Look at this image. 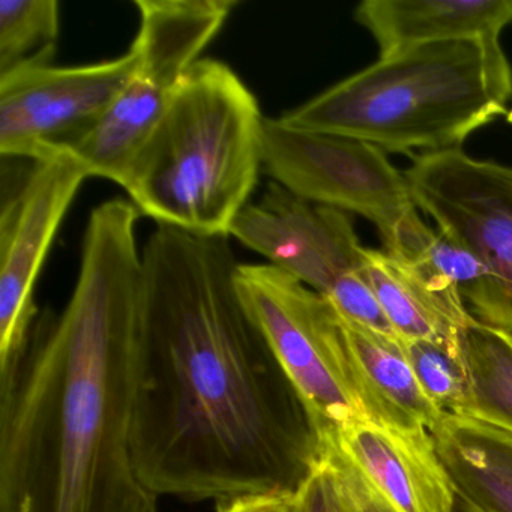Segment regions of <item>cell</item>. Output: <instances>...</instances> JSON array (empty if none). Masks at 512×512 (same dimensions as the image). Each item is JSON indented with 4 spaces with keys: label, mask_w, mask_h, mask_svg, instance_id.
Listing matches in <instances>:
<instances>
[{
    "label": "cell",
    "mask_w": 512,
    "mask_h": 512,
    "mask_svg": "<svg viewBox=\"0 0 512 512\" xmlns=\"http://www.w3.org/2000/svg\"><path fill=\"white\" fill-rule=\"evenodd\" d=\"M131 454L155 496L293 493L319 437L236 286L230 236L149 235Z\"/></svg>",
    "instance_id": "1"
},
{
    "label": "cell",
    "mask_w": 512,
    "mask_h": 512,
    "mask_svg": "<svg viewBox=\"0 0 512 512\" xmlns=\"http://www.w3.org/2000/svg\"><path fill=\"white\" fill-rule=\"evenodd\" d=\"M140 212L89 214L76 286L0 376V512H157L131 454L143 316Z\"/></svg>",
    "instance_id": "2"
},
{
    "label": "cell",
    "mask_w": 512,
    "mask_h": 512,
    "mask_svg": "<svg viewBox=\"0 0 512 512\" xmlns=\"http://www.w3.org/2000/svg\"><path fill=\"white\" fill-rule=\"evenodd\" d=\"M511 95V65L500 44L446 41L383 56L280 119L386 154H434L460 148L506 113Z\"/></svg>",
    "instance_id": "3"
},
{
    "label": "cell",
    "mask_w": 512,
    "mask_h": 512,
    "mask_svg": "<svg viewBox=\"0 0 512 512\" xmlns=\"http://www.w3.org/2000/svg\"><path fill=\"white\" fill-rule=\"evenodd\" d=\"M263 122L241 77L202 59L134 155L121 187L157 226L229 236L263 170Z\"/></svg>",
    "instance_id": "4"
},
{
    "label": "cell",
    "mask_w": 512,
    "mask_h": 512,
    "mask_svg": "<svg viewBox=\"0 0 512 512\" xmlns=\"http://www.w3.org/2000/svg\"><path fill=\"white\" fill-rule=\"evenodd\" d=\"M136 67L97 130L74 157L89 176L121 187L140 146L157 127L185 77L220 34L236 0H137Z\"/></svg>",
    "instance_id": "5"
},
{
    "label": "cell",
    "mask_w": 512,
    "mask_h": 512,
    "mask_svg": "<svg viewBox=\"0 0 512 512\" xmlns=\"http://www.w3.org/2000/svg\"><path fill=\"white\" fill-rule=\"evenodd\" d=\"M236 286L295 385L317 437L368 421L341 320L331 304L268 263H239Z\"/></svg>",
    "instance_id": "6"
},
{
    "label": "cell",
    "mask_w": 512,
    "mask_h": 512,
    "mask_svg": "<svg viewBox=\"0 0 512 512\" xmlns=\"http://www.w3.org/2000/svg\"><path fill=\"white\" fill-rule=\"evenodd\" d=\"M404 175L416 208L487 269L473 319L512 338V167L458 148L418 155Z\"/></svg>",
    "instance_id": "7"
},
{
    "label": "cell",
    "mask_w": 512,
    "mask_h": 512,
    "mask_svg": "<svg viewBox=\"0 0 512 512\" xmlns=\"http://www.w3.org/2000/svg\"><path fill=\"white\" fill-rule=\"evenodd\" d=\"M262 163L292 193L373 223L385 250L419 218L406 175L370 143L265 118Z\"/></svg>",
    "instance_id": "8"
},
{
    "label": "cell",
    "mask_w": 512,
    "mask_h": 512,
    "mask_svg": "<svg viewBox=\"0 0 512 512\" xmlns=\"http://www.w3.org/2000/svg\"><path fill=\"white\" fill-rule=\"evenodd\" d=\"M136 52L79 67L26 68L0 77V155L41 161L76 154L112 109Z\"/></svg>",
    "instance_id": "9"
},
{
    "label": "cell",
    "mask_w": 512,
    "mask_h": 512,
    "mask_svg": "<svg viewBox=\"0 0 512 512\" xmlns=\"http://www.w3.org/2000/svg\"><path fill=\"white\" fill-rule=\"evenodd\" d=\"M74 155L32 161L25 175L2 188L0 208V376L25 352L38 319L35 287L56 233L85 179Z\"/></svg>",
    "instance_id": "10"
},
{
    "label": "cell",
    "mask_w": 512,
    "mask_h": 512,
    "mask_svg": "<svg viewBox=\"0 0 512 512\" xmlns=\"http://www.w3.org/2000/svg\"><path fill=\"white\" fill-rule=\"evenodd\" d=\"M229 236L320 295L364 266L365 248L346 212L310 202L275 181L239 212Z\"/></svg>",
    "instance_id": "11"
},
{
    "label": "cell",
    "mask_w": 512,
    "mask_h": 512,
    "mask_svg": "<svg viewBox=\"0 0 512 512\" xmlns=\"http://www.w3.org/2000/svg\"><path fill=\"white\" fill-rule=\"evenodd\" d=\"M335 439L395 511H455L454 484L427 428L400 430L356 421Z\"/></svg>",
    "instance_id": "12"
},
{
    "label": "cell",
    "mask_w": 512,
    "mask_h": 512,
    "mask_svg": "<svg viewBox=\"0 0 512 512\" xmlns=\"http://www.w3.org/2000/svg\"><path fill=\"white\" fill-rule=\"evenodd\" d=\"M362 272L400 340L461 344L476 322L461 293L419 260L365 248Z\"/></svg>",
    "instance_id": "13"
},
{
    "label": "cell",
    "mask_w": 512,
    "mask_h": 512,
    "mask_svg": "<svg viewBox=\"0 0 512 512\" xmlns=\"http://www.w3.org/2000/svg\"><path fill=\"white\" fill-rule=\"evenodd\" d=\"M355 19L373 35L380 58L446 41L497 46L512 23V0H365Z\"/></svg>",
    "instance_id": "14"
},
{
    "label": "cell",
    "mask_w": 512,
    "mask_h": 512,
    "mask_svg": "<svg viewBox=\"0 0 512 512\" xmlns=\"http://www.w3.org/2000/svg\"><path fill=\"white\" fill-rule=\"evenodd\" d=\"M340 320L368 421L400 430H431L445 412L419 385L403 341Z\"/></svg>",
    "instance_id": "15"
},
{
    "label": "cell",
    "mask_w": 512,
    "mask_h": 512,
    "mask_svg": "<svg viewBox=\"0 0 512 512\" xmlns=\"http://www.w3.org/2000/svg\"><path fill=\"white\" fill-rule=\"evenodd\" d=\"M455 493L478 512H512V434L445 413L431 428Z\"/></svg>",
    "instance_id": "16"
},
{
    "label": "cell",
    "mask_w": 512,
    "mask_h": 512,
    "mask_svg": "<svg viewBox=\"0 0 512 512\" xmlns=\"http://www.w3.org/2000/svg\"><path fill=\"white\" fill-rule=\"evenodd\" d=\"M292 512L397 511L340 448L335 434H325L310 472L292 493Z\"/></svg>",
    "instance_id": "17"
},
{
    "label": "cell",
    "mask_w": 512,
    "mask_h": 512,
    "mask_svg": "<svg viewBox=\"0 0 512 512\" xmlns=\"http://www.w3.org/2000/svg\"><path fill=\"white\" fill-rule=\"evenodd\" d=\"M469 389L455 415L467 416L512 434V341L473 323L464 335Z\"/></svg>",
    "instance_id": "18"
},
{
    "label": "cell",
    "mask_w": 512,
    "mask_h": 512,
    "mask_svg": "<svg viewBox=\"0 0 512 512\" xmlns=\"http://www.w3.org/2000/svg\"><path fill=\"white\" fill-rule=\"evenodd\" d=\"M61 29L56 0L0 2V77L52 65Z\"/></svg>",
    "instance_id": "19"
},
{
    "label": "cell",
    "mask_w": 512,
    "mask_h": 512,
    "mask_svg": "<svg viewBox=\"0 0 512 512\" xmlns=\"http://www.w3.org/2000/svg\"><path fill=\"white\" fill-rule=\"evenodd\" d=\"M403 341V340H401ZM410 367L431 401L445 413H458L469 389L464 341H403Z\"/></svg>",
    "instance_id": "20"
},
{
    "label": "cell",
    "mask_w": 512,
    "mask_h": 512,
    "mask_svg": "<svg viewBox=\"0 0 512 512\" xmlns=\"http://www.w3.org/2000/svg\"><path fill=\"white\" fill-rule=\"evenodd\" d=\"M322 296L346 322L398 338L362 269L338 278Z\"/></svg>",
    "instance_id": "21"
},
{
    "label": "cell",
    "mask_w": 512,
    "mask_h": 512,
    "mask_svg": "<svg viewBox=\"0 0 512 512\" xmlns=\"http://www.w3.org/2000/svg\"><path fill=\"white\" fill-rule=\"evenodd\" d=\"M218 512H292V493L247 494L218 502Z\"/></svg>",
    "instance_id": "22"
},
{
    "label": "cell",
    "mask_w": 512,
    "mask_h": 512,
    "mask_svg": "<svg viewBox=\"0 0 512 512\" xmlns=\"http://www.w3.org/2000/svg\"><path fill=\"white\" fill-rule=\"evenodd\" d=\"M454 512H478L475 508L469 505V503L464 502L463 499L457 496V505H455Z\"/></svg>",
    "instance_id": "23"
},
{
    "label": "cell",
    "mask_w": 512,
    "mask_h": 512,
    "mask_svg": "<svg viewBox=\"0 0 512 512\" xmlns=\"http://www.w3.org/2000/svg\"><path fill=\"white\" fill-rule=\"evenodd\" d=\"M506 121H508V124L512 125V109L511 112H509L508 115H506Z\"/></svg>",
    "instance_id": "24"
},
{
    "label": "cell",
    "mask_w": 512,
    "mask_h": 512,
    "mask_svg": "<svg viewBox=\"0 0 512 512\" xmlns=\"http://www.w3.org/2000/svg\"><path fill=\"white\" fill-rule=\"evenodd\" d=\"M509 340H511V341H512V338H511V337H509Z\"/></svg>",
    "instance_id": "25"
}]
</instances>
